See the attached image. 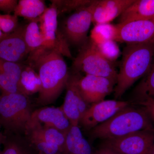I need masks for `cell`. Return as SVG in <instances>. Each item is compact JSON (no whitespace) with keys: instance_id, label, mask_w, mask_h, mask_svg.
Returning a JSON list of instances; mask_svg holds the SVG:
<instances>
[{"instance_id":"cell-1","label":"cell","mask_w":154,"mask_h":154,"mask_svg":"<svg viewBox=\"0 0 154 154\" xmlns=\"http://www.w3.org/2000/svg\"><path fill=\"white\" fill-rule=\"evenodd\" d=\"M38 72L41 88L36 100L38 105L52 104L66 87L70 73L63 56L54 50L42 47L23 61Z\"/></svg>"},{"instance_id":"cell-2","label":"cell","mask_w":154,"mask_h":154,"mask_svg":"<svg viewBox=\"0 0 154 154\" xmlns=\"http://www.w3.org/2000/svg\"><path fill=\"white\" fill-rule=\"evenodd\" d=\"M154 58V41L143 44L127 45L122 53L120 70L114 89L116 99L120 98L150 68Z\"/></svg>"},{"instance_id":"cell-3","label":"cell","mask_w":154,"mask_h":154,"mask_svg":"<svg viewBox=\"0 0 154 154\" xmlns=\"http://www.w3.org/2000/svg\"><path fill=\"white\" fill-rule=\"evenodd\" d=\"M145 130L154 131L152 122L148 114L142 107L129 105L91 129V134L94 138L104 140Z\"/></svg>"},{"instance_id":"cell-4","label":"cell","mask_w":154,"mask_h":154,"mask_svg":"<svg viewBox=\"0 0 154 154\" xmlns=\"http://www.w3.org/2000/svg\"><path fill=\"white\" fill-rule=\"evenodd\" d=\"M32 112L28 96L2 94L0 96V126L5 134L25 136Z\"/></svg>"},{"instance_id":"cell-5","label":"cell","mask_w":154,"mask_h":154,"mask_svg":"<svg viewBox=\"0 0 154 154\" xmlns=\"http://www.w3.org/2000/svg\"><path fill=\"white\" fill-rule=\"evenodd\" d=\"M73 72H82L86 75L105 77L116 82L118 72L111 62L99 52L97 46L90 37L80 47L79 51L73 63Z\"/></svg>"},{"instance_id":"cell-6","label":"cell","mask_w":154,"mask_h":154,"mask_svg":"<svg viewBox=\"0 0 154 154\" xmlns=\"http://www.w3.org/2000/svg\"><path fill=\"white\" fill-rule=\"evenodd\" d=\"M57 10L51 4L38 18L42 38L43 47L54 50L63 56L72 58L69 45L58 26Z\"/></svg>"},{"instance_id":"cell-7","label":"cell","mask_w":154,"mask_h":154,"mask_svg":"<svg viewBox=\"0 0 154 154\" xmlns=\"http://www.w3.org/2000/svg\"><path fill=\"white\" fill-rule=\"evenodd\" d=\"M154 143V131H140L121 137L104 140L102 147L119 154H150Z\"/></svg>"},{"instance_id":"cell-8","label":"cell","mask_w":154,"mask_h":154,"mask_svg":"<svg viewBox=\"0 0 154 154\" xmlns=\"http://www.w3.org/2000/svg\"><path fill=\"white\" fill-rule=\"evenodd\" d=\"M95 1H93L89 5L75 11L64 22L61 30L69 45L81 47L88 40Z\"/></svg>"},{"instance_id":"cell-9","label":"cell","mask_w":154,"mask_h":154,"mask_svg":"<svg viewBox=\"0 0 154 154\" xmlns=\"http://www.w3.org/2000/svg\"><path fill=\"white\" fill-rule=\"evenodd\" d=\"M79 73H70L67 82L64 101L60 108L69 119L72 126L79 125L81 117L90 107L83 99L78 86Z\"/></svg>"},{"instance_id":"cell-10","label":"cell","mask_w":154,"mask_h":154,"mask_svg":"<svg viewBox=\"0 0 154 154\" xmlns=\"http://www.w3.org/2000/svg\"><path fill=\"white\" fill-rule=\"evenodd\" d=\"M116 26V42L137 45L154 41V20H137L118 23Z\"/></svg>"},{"instance_id":"cell-11","label":"cell","mask_w":154,"mask_h":154,"mask_svg":"<svg viewBox=\"0 0 154 154\" xmlns=\"http://www.w3.org/2000/svg\"><path fill=\"white\" fill-rule=\"evenodd\" d=\"M129 105L128 102L116 100H104L94 103L83 114L79 124L85 129L91 130Z\"/></svg>"},{"instance_id":"cell-12","label":"cell","mask_w":154,"mask_h":154,"mask_svg":"<svg viewBox=\"0 0 154 154\" xmlns=\"http://www.w3.org/2000/svg\"><path fill=\"white\" fill-rule=\"evenodd\" d=\"M116 82L105 77L86 75L80 76L78 86L81 95L90 105L105 100L114 91Z\"/></svg>"},{"instance_id":"cell-13","label":"cell","mask_w":154,"mask_h":154,"mask_svg":"<svg viewBox=\"0 0 154 154\" xmlns=\"http://www.w3.org/2000/svg\"><path fill=\"white\" fill-rule=\"evenodd\" d=\"M25 27L19 24L14 31L0 38V59L22 63L28 58L29 51L25 41Z\"/></svg>"},{"instance_id":"cell-14","label":"cell","mask_w":154,"mask_h":154,"mask_svg":"<svg viewBox=\"0 0 154 154\" xmlns=\"http://www.w3.org/2000/svg\"><path fill=\"white\" fill-rule=\"evenodd\" d=\"M35 124L55 128L66 134L72 126L60 107H42L32 112L29 128Z\"/></svg>"},{"instance_id":"cell-15","label":"cell","mask_w":154,"mask_h":154,"mask_svg":"<svg viewBox=\"0 0 154 154\" xmlns=\"http://www.w3.org/2000/svg\"><path fill=\"white\" fill-rule=\"evenodd\" d=\"M135 0L95 1L92 14L94 25L110 23L134 3Z\"/></svg>"},{"instance_id":"cell-16","label":"cell","mask_w":154,"mask_h":154,"mask_svg":"<svg viewBox=\"0 0 154 154\" xmlns=\"http://www.w3.org/2000/svg\"><path fill=\"white\" fill-rule=\"evenodd\" d=\"M154 20V0H135L122 14L119 23Z\"/></svg>"},{"instance_id":"cell-17","label":"cell","mask_w":154,"mask_h":154,"mask_svg":"<svg viewBox=\"0 0 154 154\" xmlns=\"http://www.w3.org/2000/svg\"><path fill=\"white\" fill-rule=\"evenodd\" d=\"M66 134L55 128L35 124L30 126L25 136L40 139L48 143L57 146L65 154Z\"/></svg>"},{"instance_id":"cell-18","label":"cell","mask_w":154,"mask_h":154,"mask_svg":"<svg viewBox=\"0 0 154 154\" xmlns=\"http://www.w3.org/2000/svg\"><path fill=\"white\" fill-rule=\"evenodd\" d=\"M92 147L84 137L79 125L72 126L66 134L65 154H94Z\"/></svg>"},{"instance_id":"cell-19","label":"cell","mask_w":154,"mask_h":154,"mask_svg":"<svg viewBox=\"0 0 154 154\" xmlns=\"http://www.w3.org/2000/svg\"><path fill=\"white\" fill-rule=\"evenodd\" d=\"M0 154H34L35 149L25 136L5 134Z\"/></svg>"},{"instance_id":"cell-20","label":"cell","mask_w":154,"mask_h":154,"mask_svg":"<svg viewBox=\"0 0 154 154\" xmlns=\"http://www.w3.org/2000/svg\"><path fill=\"white\" fill-rule=\"evenodd\" d=\"M19 86L22 94L28 96L39 92L41 89V80L38 74L32 67L24 62L22 63Z\"/></svg>"},{"instance_id":"cell-21","label":"cell","mask_w":154,"mask_h":154,"mask_svg":"<svg viewBox=\"0 0 154 154\" xmlns=\"http://www.w3.org/2000/svg\"><path fill=\"white\" fill-rule=\"evenodd\" d=\"M47 8L42 0H20L14 11V15L30 21L38 19Z\"/></svg>"},{"instance_id":"cell-22","label":"cell","mask_w":154,"mask_h":154,"mask_svg":"<svg viewBox=\"0 0 154 154\" xmlns=\"http://www.w3.org/2000/svg\"><path fill=\"white\" fill-rule=\"evenodd\" d=\"M25 39L29 54L43 47V38L38 19L30 20L28 24L25 25Z\"/></svg>"},{"instance_id":"cell-23","label":"cell","mask_w":154,"mask_h":154,"mask_svg":"<svg viewBox=\"0 0 154 154\" xmlns=\"http://www.w3.org/2000/svg\"><path fill=\"white\" fill-rule=\"evenodd\" d=\"M134 94L137 102L154 99V58L150 68L135 88Z\"/></svg>"},{"instance_id":"cell-24","label":"cell","mask_w":154,"mask_h":154,"mask_svg":"<svg viewBox=\"0 0 154 154\" xmlns=\"http://www.w3.org/2000/svg\"><path fill=\"white\" fill-rule=\"evenodd\" d=\"M117 33L116 25L110 23L98 24L91 30L90 38L95 44L98 45L108 40L116 41Z\"/></svg>"},{"instance_id":"cell-25","label":"cell","mask_w":154,"mask_h":154,"mask_svg":"<svg viewBox=\"0 0 154 154\" xmlns=\"http://www.w3.org/2000/svg\"><path fill=\"white\" fill-rule=\"evenodd\" d=\"M93 1L89 0H52L51 4L57 10L58 16L72 11H76L83 7L89 5Z\"/></svg>"},{"instance_id":"cell-26","label":"cell","mask_w":154,"mask_h":154,"mask_svg":"<svg viewBox=\"0 0 154 154\" xmlns=\"http://www.w3.org/2000/svg\"><path fill=\"white\" fill-rule=\"evenodd\" d=\"M22 69V63H16L0 59V74L9 77L19 86Z\"/></svg>"},{"instance_id":"cell-27","label":"cell","mask_w":154,"mask_h":154,"mask_svg":"<svg viewBox=\"0 0 154 154\" xmlns=\"http://www.w3.org/2000/svg\"><path fill=\"white\" fill-rule=\"evenodd\" d=\"M96 45L100 53L111 62L114 63L120 55V49L114 40H108Z\"/></svg>"},{"instance_id":"cell-28","label":"cell","mask_w":154,"mask_h":154,"mask_svg":"<svg viewBox=\"0 0 154 154\" xmlns=\"http://www.w3.org/2000/svg\"><path fill=\"white\" fill-rule=\"evenodd\" d=\"M30 143L38 152V154H59L63 153L59 147L51 144L37 138L26 136Z\"/></svg>"},{"instance_id":"cell-29","label":"cell","mask_w":154,"mask_h":154,"mask_svg":"<svg viewBox=\"0 0 154 154\" xmlns=\"http://www.w3.org/2000/svg\"><path fill=\"white\" fill-rule=\"evenodd\" d=\"M19 25L18 17L10 14H0V29L5 34L12 33Z\"/></svg>"},{"instance_id":"cell-30","label":"cell","mask_w":154,"mask_h":154,"mask_svg":"<svg viewBox=\"0 0 154 154\" xmlns=\"http://www.w3.org/2000/svg\"><path fill=\"white\" fill-rule=\"evenodd\" d=\"M137 103L144 109L154 123V99H146Z\"/></svg>"},{"instance_id":"cell-31","label":"cell","mask_w":154,"mask_h":154,"mask_svg":"<svg viewBox=\"0 0 154 154\" xmlns=\"http://www.w3.org/2000/svg\"><path fill=\"white\" fill-rule=\"evenodd\" d=\"M18 3L16 0H0V11L8 14L14 12Z\"/></svg>"},{"instance_id":"cell-32","label":"cell","mask_w":154,"mask_h":154,"mask_svg":"<svg viewBox=\"0 0 154 154\" xmlns=\"http://www.w3.org/2000/svg\"><path fill=\"white\" fill-rule=\"evenodd\" d=\"M94 154H119L107 148L101 147V148L94 153Z\"/></svg>"},{"instance_id":"cell-33","label":"cell","mask_w":154,"mask_h":154,"mask_svg":"<svg viewBox=\"0 0 154 154\" xmlns=\"http://www.w3.org/2000/svg\"><path fill=\"white\" fill-rule=\"evenodd\" d=\"M4 139H5V135L3 134L0 131V147H1V145L3 144Z\"/></svg>"},{"instance_id":"cell-34","label":"cell","mask_w":154,"mask_h":154,"mask_svg":"<svg viewBox=\"0 0 154 154\" xmlns=\"http://www.w3.org/2000/svg\"><path fill=\"white\" fill-rule=\"evenodd\" d=\"M5 33H3L2 32V30H1V29H0V38H2L3 36H5Z\"/></svg>"},{"instance_id":"cell-35","label":"cell","mask_w":154,"mask_h":154,"mask_svg":"<svg viewBox=\"0 0 154 154\" xmlns=\"http://www.w3.org/2000/svg\"><path fill=\"white\" fill-rule=\"evenodd\" d=\"M150 154H154V143L151 151Z\"/></svg>"},{"instance_id":"cell-36","label":"cell","mask_w":154,"mask_h":154,"mask_svg":"<svg viewBox=\"0 0 154 154\" xmlns=\"http://www.w3.org/2000/svg\"><path fill=\"white\" fill-rule=\"evenodd\" d=\"M64 154L63 153H60V154Z\"/></svg>"}]
</instances>
